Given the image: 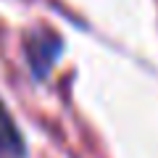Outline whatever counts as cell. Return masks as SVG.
<instances>
[{
  "label": "cell",
  "instance_id": "6da1fadb",
  "mask_svg": "<svg viewBox=\"0 0 158 158\" xmlns=\"http://www.w3.org/2000/svg\"><path fill=\"white\" fill-rule=\"evenodd\" d=\"M58 53H61V37L56 32H42V34H32L27 40V58L32 71L40 79L50 71V66L56 63Z\"/></svg>",
  "mask_w": 158,
  "mask_h": 158
},
{
  "label": "cell",
  "instance_id": "7a4b0ae2",
  "mask_svg": "<svg viewBox=\"0 0 158 158\" xmlns=\"http://www.w3.org/2000/svg\"><path fill=\"white\" fill-rule=\"evenodd\" d=\"M24 156V140L19 132L13 116L0 103V158H21Z\"/></svg>",
  "mask_w": 158,
  "mask_h": 158
}]
</instances>
